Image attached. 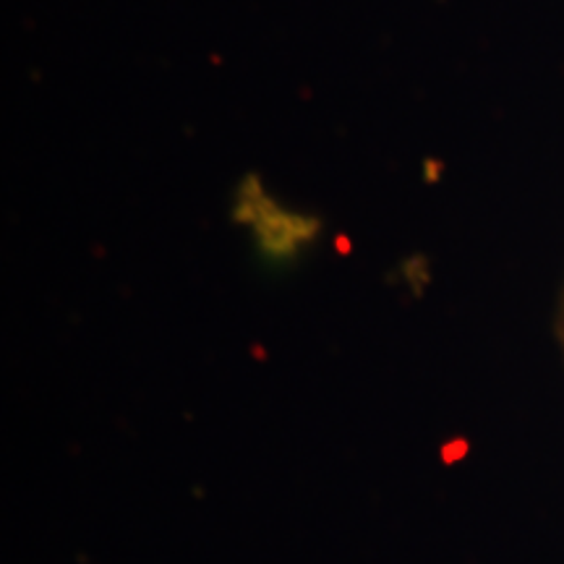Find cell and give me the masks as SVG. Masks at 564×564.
Returning <instances> with one entry per match:
<instances>
[{"label":"cell","instance_id":"obj_1","mask_svg":"<svg viewBox=\"0 0 564 564\" xmlns=\"http://www.w3.org/2000/svg\"><path fill=\"white\" fill-rule=\"evenodd\" d=\"M556 337H560V345L564 352V288H562V299H560V314H556Z\"/></svg>","mask_w":564,"mask_h":564}]
</instances>
